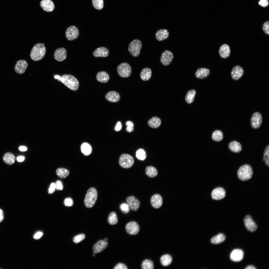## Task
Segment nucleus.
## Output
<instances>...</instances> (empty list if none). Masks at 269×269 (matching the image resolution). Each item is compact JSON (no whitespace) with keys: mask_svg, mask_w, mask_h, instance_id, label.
I'll return each mask as SVG.
<instances>
[{"mask_svg":"<svg viewBox=\"0 0 269 269\" xmlns=\"http://www.w3.org/2000/svg\"><path fill=\"white\" fill-rule=\"evenodd\" d=\"M258 4L263 7H265L268 5L269 1L268 0H260Z\"/></svg>","mask_w":269,"mask_h":269,"instance_id":"3c124183","label":"nucleus"},{"mask_svg":"<svg viewBox=\"0 0 269 269\" xmlns=\"http://www.w3.org/2000/svg\"><path fill=\"white\" fill-rule=\"evenodd\" d=\"M142 47L141 41L139 40L134 39L132 41L129 45L128 51L133 57H138L140 54Z\"/></svg>","mask_w":269,"mask_h":269,"instance_id":"39448f33","label":"nucleus"},{"mask_svg":"<svg viewBox=\"0 0 269 269\" xmlns=\"http://www.w3.org/2000/svg\"><path fill=\"white\" fill-rule=\"evenodd\" d=\"M104 241H106V242H107V241H108V239H107V238H105V239H104Z\"/></svg>","mask_w":269,"mask_h":269,"instance_id":"680f3d73","label":"nucleus"},{"mask_svg":"<svg viewBox=\"0 0 269 269\" xmlns=\"http://www.w3.org/2000/svg\"><path fill=\"white\" fill-rule=\"evenodd\" d=\"M245 269H256V268L254 266L252 265L248 266L247 267L245 268Z\"/></svg>","mask_w":269,"mask_h":269,"instance_id":"052dcab7","label":"nucleus"},{"mask_svg":"<svg viewBox=\"0 0 269 269\" xmlns=\"http://www.w3.org/2000/svg\"><path fill=\"white\" fill-rule=\"evenodd\" d=\"M211 137L213 140L219 142L221 141L223 139V134L221 131L219 130H216L213 132Z\"/></svg>","mask_w":269,"mask_h":269,"instance_id":"e433bc0d","label":"nucleus"},{"mask_svg":"<svg viewBox=\"0 0 269 269\" xmlns=\"http://www.w3.org/2000/svg\"><path fill=\"white\" fill-rule=\"evenodd\" d=\"M196 93V91L194 89L191 90L188 92L185 97V100L187 103L190 104L193 102Z\"/></svg>","mask_w":269,"mask_h":269,"instance_id":"f704fd0d","label":"nucleus"},{"mask_svg":"<svg viewBox=\"0 0 269 269\" xmlns=\"http://www.w3.org/2000/svg\"><path fill=\"white\" fill-rule=\"evenodd\" d=\"M161 119L157 117H152L148 121V126L151 128L154 129L158 128L161 125Z\"/></svg>","mask_w":269,"mask_h":269,"instance_id":"c756f323","label":"nucleus"},{"mask_svg":"<svg viewBox=\"0 0 269 269\" xmlns=\"http://www.w3.org/2000/svg\"><path fill=\"white\" fill-rule=\"evenodd\" d=\"M81 151L84 155L87 156L90 155L92 151V147L88 143L86 142L83 143L80 147Z\"/></svg>","mask_w":269,"mask_h":269,"instance_id":"72a5a7b5","label":"nucleus"},{"mask_svg":"<svg viewBox=\"0 0 269 269\" xmlns=\"http://www.w3.org/2000/svg\"><path fill=\"white\" fill-rule=\"evenodd\" d=\"M44 43H38L35 45L31 51L30 56L31 59L37 61L42 59L46 52V48Z\"/></svg>","mask_w":269,"mask_h":269,"instance_id":"f257e3e1","label":"nucleus"},{"mask_svg":"<svg viewBox=\"0 0 269 269\" xmlns=\"http://www.w3.org/2000/svg\"><path fill=\"white\" fill-rule=\"evenodd\" d=\"M228 148L231 151L235 153H239L242 150V146L241 144L235 141H231L229 143Z\"/></svg>","mask_w":269,"mask_h":269,"instance_id":"bb28decb","label":"nucleus"},{"mask_svg":"<svg viewBox=\"0 0 269 269\" xmlns=\"http://www.w3.org/2000/svg\"><path fill=\"white\" fill-rule=\"evenodd\" d=\"M225 235L222 233H220L212 238L210 242L213 244H218L224 242L225 239Z\"/></svg>","mask_w":269,"mask_h":269,"instance_id":"473e14b6","label":"nucleus"},{"mask_svg":"<svg viewBox=\"0 0 269 269\" xmlns=\"http://www.w3.org/2000/svg\"><path fill=\"white\" fill-rule=\"evenodd\" d=\"M262 29L264 33L266 34L269 35V22L268 21L265 22L262 26Z\"/></svg>","mask_w":269,"mask_h":269,"instance_id":"49530a36","label":"nucleus"},{"mask_svg":"<svg viewBox=\"0 0 269 269\" xmlns=\"http://www.w3.org/2000/svg\"><path fill=\"white\" fill-rule=\"evenodd\" d=\"M150 202L151 206L153 208L156 209L158 208H160L162 205V198L159 194H155L151 198Z\"/></svg>","mask_w":269,"mask_h":269,"instance_id":"aec40b11","label":"nucleus"},{"mask_svg":"<svg viewBox=\"0 0 269 269\" xmlns=\"http://www.w3.org/2000/svg\"><path fill=\"white\" fill-rule=\"evenodd\" d=\"M92 3L94 7L96 9H102L104 6L103 0H92Z\"/></svg>","mask_w":269,"mask_h":269,"instance_id":"a19ab883","label":"nucleus"},{"mask_svg":"<svg viewBox=\"0 0 269 269\" xmlns=\"http://www.w3.org/2000/svg\"><path fill=\"white\" fill-rule=\"evenodd\" d=\"M117 70L119 75L123 78H127L131 75L132 68L130 66L128 63H123L118 66Z\"/></svg>","mask_w":269,"mask_h":269,"instance_id":"0eeeda50","label":"nucleus"},{"mask_svg":"<svg viewBox=\"0 0 269 269\" xmlns=\"http://www.w3.org/2000/svg\"><path fill=\"white\" fill-rule=\"evenodd\" d=\"M122 128V124L120 121H118L117 123L115 128V130L116 131L120 130Z\"/></svg>","mask_w":269,"mask_h":269,"instance_id":"6e6d98bb","label":"nucleus"},{"mask_svg":"<svg viewBox=\"0 0 269 269\" xmlns=\"http://www.w3.org/2000/svg\"><path fill=\"white\" fill-rule=\"evenodd\" d=\"M219 53L220 56L222 58L225 59L228 57L231 53L229 46L225 44L222 45L220 47Z\"/></svg>","mask_w":269,"mask_h":269,"instance_id":"412c9836","label":"nucleus"},{"mask_svg":"<svg viewBox=\"0 0 269 269\" xmlns=\"http://www.w3.org/2000/svg\"><path fill=\"white\" fill-rule=\"evenodd\" d=\"M141 267L143 269H153L154 268L153 263L150 260H145L142 263Z\"/></svg>","mask_w":269,"mask_h":269,"instance_id":"ea45409f","label":"nucleus"},{"mask_svg":"<svg viewBox=\"0 0 269 269\" xmlns=\"http://www.w3.org/2000/svg\"><path fill=\"white\" fill-rule=\"evenodd\" d=\"M152 75L151 69L148 67L143 68L141 70L140 74L141 79L144 81H147L150 78Z\"/></svg>","mask_w":269,"mask_h":269,"instance_id":"cd10ccee","label":"nucleus"},{"mask_svg":"<svg viewBox=\"0 0 269 269\" xmlns=\"http://www.w3.org/2000/svg\"><path fill=\"white\" fill-rule=\"evenodd\" d=\"M244 222L246 228L249 231L254 232L257 230V225L250 215H248L245 216Z\"/></svg>","mask_w":269,"mask_h":269,"instance_id":"f8f14e48","label":"nucleus"},{"mask_svg":"<svg viewBox=\"0 0 269 269\" xmlns=\"http://www.w3.org/2000/svg\"><path fill=\"white\" fill-rule=\"evenodd\" d=\"M109 51L106 48L101 47L96 49L93 53V56L95 57H107L109 54Z\"/></svg>","mask_w":269,"mask_h":269,"instance_id":"b1692460","label":"nucleus"},{"mask_svg":"<svg viewBox=\"0 0 269 269\" xmlns=\"http://www.w3.org/2000/svg\"><path fill=\"white\" fill-rule=\"evenodd\" d=\"M109 74L104 71L98 72L96 75L97 80L98 81L103 83L107 82L109 80Z\"/></svg>","mask_w":269,"mask_h":269,"instance_id":"c85d7f7f","label":"nucleus"},{"mask_svg":"<svg viewBox=\"0 0 269 269\" xmlns=\"http://www.w3.org/2000/svg\"><path fill=\"white\" fill-rule=\"evenodd\" d=\"M136 156L139 160H143L146 158V155L145 151L143 149H139L136 152Z\"/></svg>","mask_w":269,"mask_h":269,"instance_id":"37998d69","label":"nucleus"},{"mask_svg":"<svg viewBox=\"0 0 269 269\" xmlns=\"http://www.w3.org/2000/svg\"><path fill=\"white\" fill-rule=\"evenodd\" d=\"M3 159L4 162L8 165H11L14 162L15 157L12 153L7 152L5 153L3 157Z\"/></svg>","mask_w":269,"mask_h":269,"instance_id":"2f4dec72","label":"nucleus"},{"mask_svg":"<svg viewBox=\"0 0 269 269\" xmlns=\"http://www.w3.org/2000/svg\"><path fill=\"white\" fill-rule=\"evenodd\" d=\"M253 173L252 168L248 164H245L241 166L237 172L239 178L243 181H246L250 179Z\"/></svg>","mask_w":269,"mask_h":269,"instance_id":"20e7f679","label":"nucleus"},{"mask_svg":"<svg viewBox=\"0 0 269 269\" xmlns=\"http://www.w3.org/2000/svg\"><path fill=\"white\" fill-rule=\"evenodd\" d=\"M108 244L107 242L104 240L98 241L94 244L92 248L94 255L102 252L107 247Z\"/></svg>","mask_w":269,"mask_h":269,"instance_id":"f3484780","label":"nucleus"},{"mask_svg":"<svg viewBox=\"0 0 269 269\" xmlns=\"http://www.w3.org/2000/svg\"><path fill=\"white\" fill-rule=\"evenodd\" d=\"M79 31L77 28L74 26H71L68 27L65 32V35L68 40H74L78 37Z\"/></svg>","mask_w":269,"mask_h":269,"instance_id":"1a4fd4ad","label":"nucleus"},{"mask_svg":"<svg viewBox=\"0 0 269 269\" xmlns=\"http://www.w3.org/2000/svg\"><path fill=\"white\" fill-rule=\"evenodd\" d=\"M28 66V63L25 60H20L16 63L14 67V69L16 72L18 74L24 73L26 70Z\"/></svg>","mask_w":269,"mask_h":269,"instance_id":"4468645a","label":"nucleus"},{"mask_svg":"<svg viewBox=\"0 0 269 269\" xmlns=\"http://www.w3.org/2000/svg\"><path fill=\"white\" fill-rule=\"evenodd\" d=\"M85 238L84 234H81L75 236L73 238V241L75 243H77L83 240Z\"/></svg>","mask_w":269,"mask_h":269,"instance_id":"c03bdc74","label":"nucleus"},{"mask_svg":"<svg viewBox=\"0 0 269 269\" xmlns=\"http://www.w3.org/2000/svg\"><path fill=\"white\" fill-rule=\"evenodd\" d=\"M172 258L171 256L168 254H165L162 256L160 259L161 264L164 266L169 265L171 263Z\"/></svg>","mask_w":269,"mask_h":269,"instance_id":"c9c22d12","label":"nucleus"},{"mask_svg":"<svg viewBox=\"0 0 269 269\" xmlns=\"http://www.w3.org/2000/svg\"><path fill=\"white\" fill-rule=\"evenodd\" d=\"M24 156H18L17 158V161L19 162H23L24 160Z\"/></svg>","mask_w":269,"mask_h":269,"instance_id":"4d7b16f0","label":"nucleus"},{"mask_svg":"<svg viewBox=\"0 0 269 269\" xmlns=\"http://www.w3.org/2000/svg\"><path fill=\"white\" fill-rule=\"evenodd\" d=\"M56 189L58 191L62 190L63 189V186L61 182L60 181H58L56 182Z\"/></svg>","mask_w":269,"mask_h":269,"instance_id":"864d4df0","label":"nucleus"},{"mask_svg":"<svg viewBox=\"0 0 269 269\" xmlns=\"http://www.w3.org/2000/svg\"><path fill=\"white\" fill-rule=\"evenodd\" d=\"M244 257V252L241 250L236 249L233 250L230 255V258L232 261L239 262L241 261Z\"/></svg>","mask_w":269,"mask_h":269,"instance_id":"6ab92c4d","label":"nucleus"},{"mask_svg":"<svg viewBox=\"0 0 269 269\" xmlns=\"http://www.w3.org/2000/svg\"><path fill=\"white\" fill-rule=\"evenodd\" d=\"M134 162L133 157L129 154H123L120 157L119 163L120 166L123 168L128 169L131 168Z\"/></svg>","mask_w":269,"mask_h":269,"instance_id":"423d86ee","label":"nucleus"},{"mask_svg":"<svg viewBox=\"0 0 269 269\" xmlns=\"http://www.w3.org/2000/svg\"><path fill=\"white\" fill-rule=\"evenodd\" d=\"M19 149L21 151H24L27 150V148L24 146H21L19 147Z\"/></svg>","mask_w":269,"mask_h":269,"instance_id":"bf43d9fd","label":"nucleus"},{"mask_svg":"<svg viewBox=\"0 0 269 269\" xmlns=\"http://www.w3.org/2000/svg\"><path fill=\"white\" fill-rule=\"evenodd\" d=\"M105 98L108 101L112 102H117L119 101L120 96L119 94L115 91H110L105 95Z\"/></svg>","mask_w":269,"mask_h":269,"instance_id":"5701e85b","label":"nucleus"},{"mask_svg":"<svg viewBox=\"0 0 269 269\" xmlns=\"http://www.w3.org/2000/svg\"><path fill=\"white\" fill-rule=\"evenodd\" d=\"M65 205L67 206H72L73 204V202L72 199L70 198L66 199L64 201Z\"/></svg>","mask_w":269,"mask_h":269,"instance_id":"09e8293b","label":"nucleus"},{"mask_svg":"<svg viewBox=\"0 0 269 269\" xmlns=\"http://www.w3.org/2000/svg\"><path fill=\"white\" fill-rule=\"evenodd\" d=\"M67 51L64 48H60L55 51L54 57L55 59L58 62H62L65 60L67 57Z\"/></svg>","mask_w":269,"mask_h":269,"instance_id":"ddd939ff","label":"nucleus"},{"mask_svg":"<svg viewBox=\"0 0 269 269\" xmlns=\"http://www.w3.org/2000/svg\"><path fill=\"white\" fill-rule=\"evenodd\" d=\"M168 31L165 29H161L158 30L155 33V37L157 40L162 41L167 39L169 36Z\"/></svg>","mask_w":269,"mask_h":269,"instance_id":"393cba45","label":"nucleus"},{"mask_svg":"<svg viewBox=\"0 0 269 269\" xmlns=\"http://www.w3.org/2000/svg\"><path fill=\"white\" fill-rule=\"evenodd\" d=\"M92 256H95V255H93Z\"/></svg>","mask_w":269,"mask_h":269,"instance_id":"e2e57ef3","label":"nucleus"},{"mask_svg":"<svg viewBox=\"0 0 269 269\" xmlns=\"http://www.w3.org/2000/svg\"><path fill=\"white\" fill-rule=\"evenodd\" d=\"M108 223L110 225H114L118 222L117 215L115 212H112L109 214L107 219Z\"/></svg>","mask_w":269,"mask_h":269,"instance_id":"58836bf2","label":"nucleus"},{"mask_svg":"<svg viewBox=\"0 0 269 269\" xmlns=\"http://www.w3.org/2000/svg\"><path fill=\"white\" fill-rule=\"evenodd\" d=\"M243 68L239 65L234 66L232 69L231 72L232 78L235 80H237L242 77L244 73Z\"/></svg>","mask_w":269,"mask_h":269,"instance_id":"2eb2a0df","label":"nucleus"},{"mask_svg":"<svg viewBox=\"0 0 269 269\" xmlns=\"http://www.w3.org/2000/svg\"><path fill=\"white\" fill-rule=\"evenodd\" d=\"M62 82L68 88L73 91L76 90L79 86L77 79L73 76L70 74H65L60 78Z\"/></svg>","mask_w":269,"mask_h":269,"instance_id":"f03ea898","label":"nucleus"},{"mask_svg":"<svg viewBox=\"0 0 269 269\" xmlns=\"http://www.w3.org/2000/svg\"><path fill=\"white\" fill-rule=\"evenodd\" d=\"M173 58L174 55L172 52L166 50L162 54L160 57V61L163 65L167 66L170 64Z\"/></svg>","mask_w":269,"mask_h":269,"instance_id":"9d476101","label":"nucleus"},{"mask_svg":"<svg viewBox=\"0 0 269 269\" xmlns=\"http://www.w3.org/2000/svg\"><path fill=\"white\" fill-rule=\"evenodd\" d=\"M40 5L43 10L48 12L52 11L55 7L54 3L51 0H42Z\"/></svg>","mask_w":269,"mask_h":269,"instance_id":"4be33fe9","label":"nucleus"},{"mask_svg":"<svg viewBox=\"0 0 269 269\" xmlns=\"http://www.w3.org/2000/svg\"><path fill=\"white\" fill-rule=\"evenodd\" d=\"M210 71L208 68H201L196 71L195 75L198 78L203 79L207 77L209 74Z\"/></svg>","mask_w":269,"mask_h":269,"instance_id":"a878e982","label":"nucleus"},{"mask_svg":"<svg viewBox=\"0 0 269 269\" xmlns=\"http://www.w3.org/2000/svg\"><path fill=\"white\" fill-rule=\"evenodd\" d=\"M146 174L150 178H154L158 175V171L155 167L151 166L147 167L145 169Z\"/></svg>","mask_w":269,"mask_h":269,"instance_id":"7c9ffc66","label":"nucleus"},{"mask_svg":"<svg viewBox=\"0 0 269 269\" xmlns=\"http://www.w3.org/2000/svg\"><path fill=\"white\" fill-rule=\"evenodd\" d=\"M4 218L3 213L2 210L0 209V222L3 220Z\"/></svg>","mask_w":269,"mask_h":269,"instance_id":"13d9d810","label":"nucleus"},{"mask_svg":"<svg viewBox=\"0 0 269 269\" xmlns=\"http://www.w3.org/2000/svg\"><path fill=\"white\" fill-rule=\"evenodd\" d=\"M56 189V184L54 183H51L49 189L48 193L49 194H53L55 192Z\"/></svg>","mask_w":269,"mask_h":269,"instance_id":"8fccbe9b","label":"nucleus"},{"mask_svg":"<svg viewBox=\"0 0 269 269\" xmlns=\"http://www.w3.org/2000/svg\"><path fill=\"white\" fill-rule=\"evenodd\" d=\"M139 227L135 222L132 221L128 223L126 226L127 232L131 235H135L137 234L139 231Z\"/></svg>","mask_w":269,"mask_h":269,"instance_id":"dca6fc26","label":"nucleus"},{"mask_svg":"<svg viewBox=\"0 0 269 269\" xmlns=\"http://www.w3.org/2000/svg\"><path fill=\"white\" fill-rule=\"evenodd\" d=\"M43 235V233L42 232H38L34 235L33 237L35 239H38L41 238Z\"/></svg>","mask_w":269,"mask_h":269,"instance_id":"5fc2aeb1","label":"nucleus"},{"mask_svg":"<svg viewBox=\"0 0 269 269\" xmlns=\"http://www.w3.org/2000/svg\"><path fill=\"white\" fill-rule=\"evenodd\" d=\"M250 121L251 126L252 128L255 129L259 128L262 122L261 114L258 112H254L251 117Z\"/></svg>","mask_w":269,"mask_h":269,"instance_id":"6e6552de","label":"nucleus"},{"mask_svg":"<svg viewBox=\"0 0 269 269\" xmlns=\"http://www.w3.org/2000/svg\"><path fill=\"white\" fill-rule=\"evenodd\" d=\"M120 208L121 211L124 213H127L130 211V208L127 203H122L120 205Z\"/></svg>","mask_w":269,"mask_h":269,"instance_id":"de8ad7c7","label":"nucleus"},{"mask_svg":"<svg viewBox=\"0 0 269 269\" xmlns=\"http://www.w3.org/2000/svg\"><path fill=\"white\" fill-rule=\"evenodd\" d=\"M127 126L126 129V131L129 133L132 132L134 130V124L133 123L130 121H127L126 123Z\"/></svg>","mask_w":269,"mask_h":269,"instance_id":"a18cd8bd","label":"nucleus"},{"mask_svg":"<svg viewBox=\"0 0 269 269\" xmlns=\"http://www.w3.org/2000/svg\"><path fill=\"white\" fill-rule=\"evenodd\" d=\"M126 202L130 208L132 210L136 211L139 208L140 202L138 199L134 196L128 197L126 199Z\"/></svg>","mask_w":269,"mask_h":269,"instance_id":"9b49d317","label":"nucleus"},{"mask_svg":"<svg viewBox=\"0 0 269 269\" xmlns=\"http://www.w3.org/2000/svg\"><path fill=\"white\" fill-rule=\"evenodd\" d=\"M97 193L96 189L91 187L87 191L84 200V203L87 208L92 207L97 199Z\"/></svg>","mask_w":269,"mask_h":269,"instance_id":"7ed1b4c3","label":"nucleus"},{"mask_svg":"<svg viewBox=\"0 0 269 269\" xmlns=\"http://www.w3.org/2000/svg\"><path fill=\"white\" fill-rule=\"evenodd\" d=\"M225 195V192L224 189L221 187H218L213 190L211 196L213 199L220 200L224 198Z\"/></svg>","mask_w":269,"mask_h":269,"instance_id":"a211bd4d","label":"nucleus"},{"mask_svg":"<svg viewBox=\"0 0 269 269\" xmlns=\"http://www.w3.org/2000/svg\"><path fill=\"white\" fill-rule=\"evenodd\" d=\"M57 176L61 178H64L67 177L69 174V171L67 169L60 168L58 169L56 171Z\"/></svg>","mask_w":269,"mask_h":269,"instance_id":"4c0bfd02","label":"nucleus"},{"mask_svg":"<svg viewBox=\"0 0 269 269\" xmlns=\"http://www.w3.org/2000/svg\"><path fill=\"white\" fill-rule=\"evenodd\" d=\"M114 269H127V268L124 264L119 263L117 264L114 268Z\"/></svg>","mask_w":269,"mask_h":269,"instance_id":"603ef678","label":"nucleus"},{"mask_svg":"<svg viewBox=\"0 0 269 269\" xmlns=\"http://www.w3.org/2000/svg\"><path fill=\"white\" fill-rule=\"evenodd\" d=\"M263 161L266 165L269 166V145H267L265 150L263 154Z\"/></svg>","mask_w":269,"mask_h":269,"instance_id":"79ce46f5","label":"nucleus"}]
</instances>
